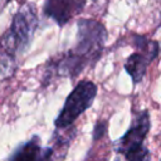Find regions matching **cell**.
<instances>
[{
    "label": "cell",
    "mask_w": 161,
    "mask_h": 161,
    "mask_svg": "<svg viewBox=\"0 0 161 161\" xmlns=\"http://www.w3.org/2000/svg\"><path fill=\"white\" fill-rule=\"evenodd\" d=\"M106 40L107 30L103 24L93 19H79L74 47L52 59L50 65H48V73L75 78L87 67L94 65L99 60Z\"/></svg>",
    "instance_id": "6da1fadb"
},
{
    "label": "cell",
    "mask_w": 161,
    "mask_h": 161,
    "mask_svg": "<svg viewBox=\"0 0 161 161\" xmlns=\"http://www.w3.org/2000/svg\"><path fill=\"white\" fill-rule=\"evenodd\" d=\"M38 15L33 4H26L14 15L9 30L1 39V72L9 74L15 68L16 58L30 45L38 28Z\"/></svg>",
    "instance_id": "7a4b0ae2"
},
{
    "label": "cell",
    "mask_w": 161,
    "mask_h": 161,
    "mask_svg": "<svg viewBox=\"0 0 161 161\" xmlns=\"http://www.w3.org/2000/svg\"><path fill=\"white\" fill-rule=\"evenodd\" d=\"M97 86L91 80H80L68 94L63 108L58 113L54 125L55 128H68L73 126L77 118L93 104L97 96Z\"/></svg>",
    "instance_id": "3957f363"
},
{
    "label": "cell",
    "mask_w": 161,
    "mask_h": 161,
    "mask_svg": "<svg viewBox=\"0 0 161 161\" xmlns=\"http://www.w3.org/2000/svg\"><path fill=\"white\" fill-rule=\"evenodd\" d=\"M132 45L136 48L125 62V70L132 79V83L138 84L146 75L148 65L157 58L160 53V44L146 35H132Z\"/></svg>",
    "instance_id": "277c9868"
},
{
    "label": "cell",
    "mask_w": 161,
    "mask_h": 161,
    "mask_svg": "<svg viewBox=\"0 0 161 161\" xmlns=\"http://www.w3.org/2000/svg\"><path fill=\"white\" fill-rule=\"evenodd\" d=\"M151 128L150 112L147 109L138 111L133 114L132 122L125 135L114 142V150L119 155H125L130 151L140 148L143 146V141L146 140Z\"/></svg>",
    "instance_id": "5b68a950"
},
{
    "label": "cell",
    "mask_w": 161,
    "mask_h": 161,
    "mask_svg": "<svg viewBox=\"0 0 161 161\" xmlns=\"http://www.w3.org/2000/svg\"><path fill=\"white\" fill-rule=\"evenodd\" d=\"M84 5L86 0H45L43 13L59 26H64L83 10Z\"/></svg>",
    "instance_id": "8992f818"
},
{
    "label": "cell",
    "mask_w": 161,
    "mask_h": 161,
    "mask_svg": "<svg viewBox=\"0 0 161 161\" xmlns=\"http://www.w3.org/2000/svg\"><path fill=\"white\" fill-rule=\"evenodd\" d=\"M8 161H54L52 146L44 147L38 135L20 143L10 155Z\"/></svg>",
    "instance_id": "52a82bcc"
},
{
    "label": "cell",
    "mask_w": 161,
    "mask_h": 161,
    "mask_svg": "<svg viewBox=\"0 0 161 161\" xmlns=\"http://www.w3.org/2000/svg\"><path fill=\"white\" fill-rule=\"evenodd\" d=\"M59 130L62 131V133H59L58 130L54 132L52 148H53L54 153L58 152V151L62 150V148H63V151H64V153H65L67 150H68V147H69V145H70V142H72V140H73L74 136H75L77 130H75L73 126H70V127H68V128H59Z\"/></svg>",
    "instance_id": "ba28073f"
},
{
    "label": "cell",
    "mask_w": 161,
    "mask_h": 161,
    "mask_svg": "<svg viewBox=\"0 0 161 161\" xmlns=\"http://www.w3.org/2000/svg\"><path fill=\"white\" fill-rule=\"evenodd\" d=\"M123 157H125V161H151V152L143 145L140 148H136L133 151L125 153Z\"/></svg>",
    "instance_id": "9c48e42d"
},
{
    "label": "cell",
    "mask_w": 161,
    "mask_h": 161,
    "mask_svg": "<svg viewBox=\"0 0 161 161\" xmlns=\"http://www.w3.org/2000/svg\"><path fill=\"white\" fill-rule=\"evenodd\" d=\"M107 128H108V123L107 121H98L94 127H93V133H92V138H93V142L103 138L107 133Z\"/></svg>",
    "instance_id": "30bf717a"
}]
</instances>
